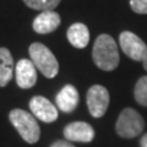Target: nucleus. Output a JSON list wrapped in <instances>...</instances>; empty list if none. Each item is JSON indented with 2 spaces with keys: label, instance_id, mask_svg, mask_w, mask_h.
Instances as JSON below:
<instances>
[{
  "label": "nucleus",
  "instance_id": "nucleus-5",
  "mask_svg": "<svg viewBox=\"0 0 147 147\" xmlns=\"http://www.w3.org/2000/svg\"><path fill=\"white\" fill-rule=\"evenodd\" d=\"M119 43L123 52L135 61H144L147 59V45L139 36L130 31H124L119 36Z\"/></svg>",
  "mask_w": 147,
  "mask_h": 147
},
{
  "label": "nucleus",
  "instance_id": "nucleus-9",
  "mask_svg": "<svg viewBox=\"0 0 147 147\" xmlns=\"http://www.w3.org/2000/svg\"><path fill=\"white\" fill-rule=\"evenodd\" d=\"M16 84L21 88H31L37 81V69L31 59H21L15 66Z\"/></svg>",
  "mask_w": 147,
  "mask_h": 147
},
{
  "label": "nucleus",
  "instance_id": "nucleus-18",
  "mask_svg": "<svg viewBox=\"0 0 147 147\" xmlns=\"http://www.w3.org/2000/svg\"><path fill=\"white\" fill-rule=\"evenodd\" d=\"M140 145H141V147H147V134H145L144 136L141 137Z\"/></svg>",
  "mask_w": 147,
  "mask_h": 147
},
{
  "label": "nucleus",
  "instance_id": "nucleus-10",
  "mask_svg": "<svg viewBox=\"0 0 147 147\" xmlns=\"http://www.w3.org/2000/svg\"><path fill=\"white\" fill-rule=\"evenodd\" d=\"M60 16L54 10L42 11L33 20V30L39 34H48L52 33L60 26Z\"/></svg>",
  "mask_w": 147,
  "mask_h": 147
},
{
  "label": "nucleus",
  "instance_id": "nucleus-3",
  "mask_svg": "<svg viewBox=\"0 0 147 147\" xmlns=\"http://www.w3.org/2000/svg\"><path fill=\"white\" fill-rule=\"evenodd\" d=\"M31 61L36 69L43 74L48 79H54L59 72V63L54 54L42 43H32L28 49Z\"/></svg>",
  "mask_w": 147,
  "mask_h": 147
},
{
  "label": "nucleus",
  "instance_id": "nucleus-12",
  "mask_svg": "<svg viewBox=\"0 0 147 147\" xmlns=\"http://www.w3.org/2000/svg\"><path fill=\"white\" fill-rule=\"evenodd\" d=\"M66 36L70 44L77 49L86 48L90 42V31L86 25L80 24V22L74 24L69 27Z\"/></svg>",
  "mask_w": 147,
  "mask_h": 147
},
{
  "label": "nucleus",
  "instance_id": "nucleus-2",
  "mask_svg": "<svg viewBox=\"0 0 147 147\" xmlns=\"http://www.w3.org/2000/svg\"><path fill=\"white\" fill-rule=\"evenodd\" d=\"M9 119L26 142L36 144L39 140L40 129L32 114L24 109H12L9 114Z\"/></svg>",
  "mask_w": 147,
  "mask_h": 147
},
{
  "label": "nucleus",
  "instance_id": "nucleus-11",
  "mask_svg": "<svg viewBox=\"0 0 147 147\" xmlns=\"http://www.w3.org/2000/svg\"><path fill=\"white\" fill-rule=\"evenodd\" d=\"M80 100V96L77 92L76 87L72 85L64 86L61 91L59 92L55 97V102H57V107L64 113H71L76 109L77 104Z\"/></svg>",
  "mask_w": 147,
  "mask_h": 147
},
{
  "label": "nucleus",
  "instance_id": "nucleus-7",
  "mask_svg": "<svg viewBox=\"0 0 147 147\" xmlns=\"http://www.w3.org/2000/svg\"><path fill=\"white\" fill-rule=\"evenodd\" d=\"M30 109L34 118L44 123H53L58 119L57 107L43 96H34L30 100Z\"/></svg>",
  "mask_w": 147,
  "mask_h": 147
},
{
  "label": "nucleus",
  "instance_id": "nucleus-6",
  "mask_svg": "<svg viewBox=\"0 0 147 147\" xmlns=\"http://www.w3.org/2000/svg\"><path fill=\"white\" fill-rule=\"evenodd\" d=\"M87 107L93 118H102L109 107V92L102 85H93L87 91Z\"/></svg>",
  "mask_w": 147,
  "mask_h": 147
},
{
  "label": "nucleus",
  "instance_id": "nucleus-19",
  "mask_svg": "<svg viewBox=\"0 0 147 147\" xmlns=\"http://www.w3.org/2000/svg\"><path fill=\"white\" fill-rule=\"evenodd\" d=\"M142 64H144V69H145V70L147 71V59H146V60L142 61Z\"/></svg>",
  "mask_w": 147,
  "mask_h": 147
},
{
  "label": "nucleus",
  "instance_id": "nucleus-1",
  "mask_svg": "<svg viewBox=\"0 0 147 147\" xmlns=\"http://www.w3.org/2000/svg\"><path fill=\"white\" fill-rule=\"evenodd\" d=\"M92 58L97 67L103 71H113L118 67L120 57L117 42L112 36L100 34L97 37L92 49Z\"/></svg>",
  "mask_w": 147,
  "mask_h": 147
},
{
  "label": "nucleus",
  "instance_id": "nucleus-15",
  "mask_svg": "<svg viewBox=\"0 0 147 147\" xmlns=\"http://www.w3.org/2000/svg\"><path fill=\"white\" fill-rule=\"evenodd\" d=\"M135 100L142 107H147V76H142L136 82L134 90Z\"/></svg>",
  "mask_w": 147,
  "mask_h": 147
},
{
  "label": "nucleus",
  "instance_id": "nucleus-8",
  "mask_svg": "<svg viewBox=\"0 0 147 147\" xmlns=\"http://www.w3.org/2000/svg\"><path fill=\"white\" fill-rule=\"evenodd\" d=\"M64 136L67 141L74 142H91L94 139V130L88 123L74 121L67 124L64 129Z\"/></svg>",
  "mask_w": 147,
  "mask_h": 147
},
{
  "label": "nucleus",
  "instance_id": "nucleus-14",
  "mask_svg": "<svg viewBox=\"0 0 147 147\" xmlns=\"http://www.w3.org/2000/svg\"><path fill=\"white\" fill-rule=\"evenodd\" d=\"M61 0H24V3L28 7L38 11H50L54 10Z\"/></svg>",
  "mask_w": 147,
  "mask_h": 147
},
{
  "label": "nucleus",
  "instance_id": "nucleus-16",
  "mask_svg": "<svg viewBox=\"0 0 147 147\" xmlns=\"http://www.w3.org/2000/svg\"><path fill=\"white\" fill-rule=\"evenodd\" d=\"M132 11L140 15H147V0H130Z\"/></svg>",
  "mask_w": 147,
  "mask_h": 147
},
{
  "label": "nucleus",
  "instance_id": "nucleus-17",
  "mask_svg": "<svg viewBox=\"0 0 147 147\" xmlns=\"http://www.w3.org/2000/svg\"><path fill=\"white\" fill-rule=\"evenodd\" d=\"M50 147H75L74 145H71L69 141H64V140H59V141H55L52 144Z\"/></svg>",
  "mask_w": 147,
  "mask_h": 147
},
{
  "label": "nucleus",
  "instance_id": "nucleus-13",
  "mask_svg": "<svg viewBox=\"0 0 147 147\" xmlns=\"http://www.w3.org/2000/svg\"><path fill=\"white\" fill-rule=\"evenodd\" d=\"M13 59L7 48H0V87H5L12 79Z\"/></svg>",
  "mask_w": 147,
  "mask_h": 147
},
{
  "label": "nucleus",
  "instance_id": "nucleus-4",
  "mask_svg": "<svg viewBox=\"0 0 147 147\" xmlns=\"http://www.w3.org/2000/svg\"><path fill=\"white\" fill-rule=\"evenodd\" d=\"M144 118L132 108L123 109L115 124L117 134L124 139H134V137L139 136L144 130Z\"/></svg>",
  "mask_w": 147,
  "mask_h": 147
}]
</instances>
